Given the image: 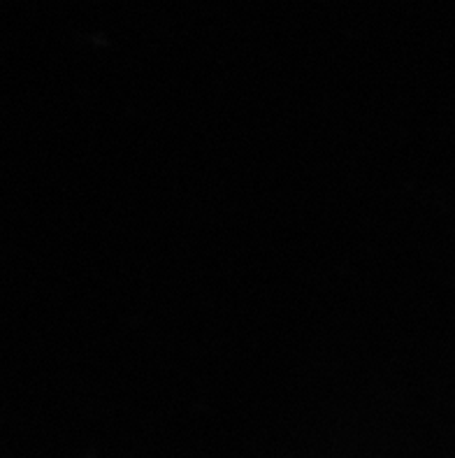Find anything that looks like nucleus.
Masks as SVG:
<instances>
[]
</instances>
